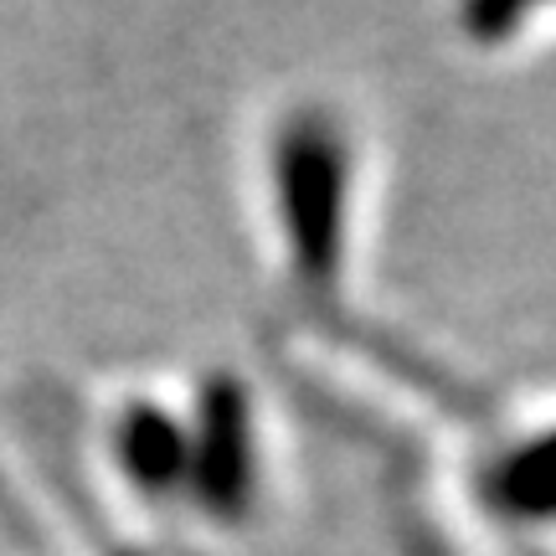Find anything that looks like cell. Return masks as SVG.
I'll use <instances>...</instances> for the list:
<instances>
[{"mask_svg": "<svg viewBox=\"0 0 556 556\" xmlns=\"http://www.w3.org/2000/svg\"><path fill=\"white\" fill-rule=\"evenodd\" d=\"M283 222L304 274H325L340 248V201H345V170H340V139L319 119H304L283 135Z\"/></svg>", "mask_w": 556, "mask_h": 556, "instance_id": "cell-1", "label": "cell"}, {"mask_svg": "<svg viewBox=\"0 0 556 556\" xmlns=\"http://www.w3.org/2000/svg\"><path fill=\"white\" fill-rule=\"evenodd\" d=\"M505 495L526 510H556V438H541L500 469Z\"/></svg>", "mask_w": 556, "mask_h": 556, "instance_id": "cell-2", "label": "cell"}, {"mask_svg": "<svg viewBox=\"0 0 556 556\" xmlns=\"http://www.w3.org/2000/svg\"><path fill=\"white\" fill-rule=\"evenodd\" d=\"M541 0H464V26L475 31V37L495 41L505 31H516L520 16H531Z\"/></svg>", "mask_w": 556, "mask_h": 556, "instance_id": "cell-3", "label": "cell"}]
</instances>
